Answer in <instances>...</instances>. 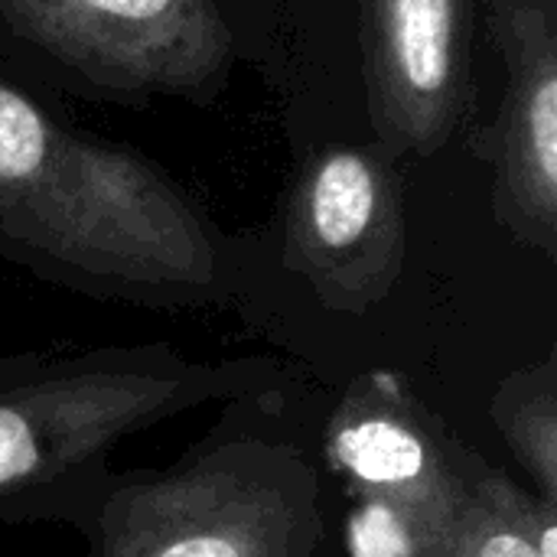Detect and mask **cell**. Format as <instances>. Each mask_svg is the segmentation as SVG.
<instances>
[{"label":"cell","instance_id":"cell-1","mask_svg":"<svg viewBox=\"0 0 557 557\" xmlns=\"http://www.w3.org/2000/svg\"><path fill=\"white\" fill-rule=\"evenodd\" d=\"M294 379L225 401L166 470L114 473L82 535L91 557H326V467Z\"/></svg>","mask_w":557,"mask_h":557},{"label":"cell","instance_id":"cell-2","mask_svg":"<svg viewBox=\"0 0 557 557\" xmlns=\"http://www.w3.org/2000/svg\"><path fill=\"white\" fill-rule=\"evenodd\" d=\"M287 379L274 359L199 362L163 343L0 359V525L69 522L82 532L127 437Z\"/></svg>","mask_w":557,"mask_h":557},{"label":"cell","instance_id":"cell-3","mask_svg":"<svg viewBox=\"0 0 557 557\" xmlns=\"http://www.w3.org/2000/svg\"><path fill=\"white\" fill-rule=\"evenodd\" d=\"M0 235L98 294L170 307L222 300L212 228L127 150L59 134L36 183L0 209Z\"/></svg>","mask_w":557,"mask_h":557},{"label":"cell","instance_id":"cell-4","mask_svg":"<svg viewBox=\"0 0 557 557\" xmlns=\"http://www.w3.org/2000/svg\"><path fill=\"white\" fill-rule=\"evenodd\" d=\"M284 264L336 313L382 304L405 268V202L382 150L320 153L290 196Z\"/></svg>","mask_w":557,"mask_h":557},{"label":"cell","instance_id":"cell-5","mask_svg":"<svg viewBox=\"0 0 557 557\" xmlns=\"http://www.w3.org/2000/svg\"><path fill=\"white\" fill-rule=\"evenodd\" d=\"M320 457L346 496H385L450 545L454 522L483 463L395 372H369L323 418Z\"/></svg>","mask_w":557,"mask_h":557},{"label":"cell","instance_id":"cell-6","mask_svg":"<svg viewBox=\"0 0 557 557\" xmlns=\"http://www.w3.org/2000/svg\"><path fill=\"white\" fill-rule=\"evenodd\" d=\"M13 33L121 88H193L225 69L212 0H0Z\"/></svg>","mask_w":557,"mask_h":557},{"label":"cell","instance_id":"cell-7","mask_svg":"<svg viewBox=\"0 0 557 557\" xmlns=\"http://www.w3.org/2000/svg\"><path fill=\"white\" fill-rule=\"evenodd\" d=\"M490 26L509 65L499 117L476 150L493 163L496 219L557 258V7L490 0Z\"/></svg>","mask_w":557,"mask_h":557},{"label":"cell","instance_id":"cell-8","mask_svg":"<svg viewBox=\"0 0 557 557\" xmlns=\"http://www.w3.org/2000/svg\"><path fill=\"white\" fill-rule=\"evenodd\" d=\"M470 0H362L372 121L388 153H437L467 111Z\"/></svg>","mask_w":557,"mask_h":557},{"label":"cell","instance_id":"cell-9","mask_svg":"<svg viewBox=\"0 0 557 557\" xmlns=\"http://www.w3.org/2000/svg\"><path fill=\"white\" fill-rule=\"evenodd\" d=\"M447 557H557V503L480 463L450 532Z\"/></svg>","mask_w":557,"mask_h":557},{"label":"cell","instance_id":"cell-10","mask_svg":"<svg viewBox=\"0 0 557 557\" xmlns=\"http://www.w3.org/2000/svg\"><path fill=\"white\" fill-rule=\"evenodd\" d=\"M490 414L516 460L535 480L539 496L557 503V359L509 375L490 405Z\"/></svg>","mask_w":557,"mask_h":557},{"label":"cell","instance_id":"cell-11","mask_svg":"<svg viewBox=\"0 0 557 557\" xmlns=\"http://www.w3.org/2000/svg\"><path fill=\"white\" fill-rule=\"evenodd\" d=\"M346 552L349 557H447V539L385 496H352Z\"/></svg>","mask_w":557,"mask_h":557},{"label":"cell","instance_id":"cell-12","mask_svg":"<svg viewBox=\"0 0 557 557\" xmlns=\"http://www.w3.org/2000/svg\"><path fill=\"white\" fill-rule=\"evenodd\" d=\"M55 137L46 114L29 98L0 85V209L36 183Z\"/></svg>","mask_w":557,"mask_h":557}]
</instances>
